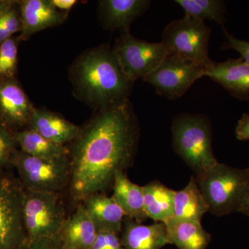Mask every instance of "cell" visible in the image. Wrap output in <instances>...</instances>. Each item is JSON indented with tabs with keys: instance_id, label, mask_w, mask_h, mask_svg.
Wrapping results in <instances>:
<instances>
[{
	"instance_id": "obj_1",
	"label": "cell",
	"mask_w": 249,
	"mask_h": 249,
	"mask_svg": "<svg viewBox=\"0 0 249 249\" xmlns=\"http://www.w3.org/2000/svg\"><path fill=\"white\" fill-rule=\"evenodd\" d=\"M138 120L128 98L96 111L71 142L70 159L72 199L82 202L112 187L119 172L133 163L139 139Z\"/></svg>"
},
{
	"instance_id": "obj_2",
	"label": "cell",
	"mask_w": 249,
	"mask_h": 249,
	"mask_svg": "<svg viewBox=\"0 0 249 249\" xmlns=\"http://www.w3.org/2000/svg\"><path fill=\"white\" fill-rule=\"evenodd\" d=\"M70 76L75 96L96 111L128 98L133 85L107 45L82 53L70 67Z\"/></svg>"
},
{
	"instance_id": "obj_3",
	"label": "cell",
	"mask_w": 249,
	"mask_h": 249,
	"mask_svg": "<svg viewBox=\"0 0 249 249\" xmlns=\"http://www.w3.org/2000/svg\"><path fill=\"white\" fill-rule=\"evenodd\" d=\"M173 145L177 155L199 176L219 163L213 149V132L209 118L183 113L172 124Z\"/></svg>"
},
{
	"instance_id": "obj_4",
	"label": "cell",
	"mask_w": 249,
	"mask_h": 249,
	"mask_svg": "<svg viewBox=\"0 0 249 249\" xmlns=\"http://www.w3.org/2000/svg\"><path fill=\"white\" fill-rule=\"evenodd\" d=\"M248 176L249 168H234L219 162L195 178L209 212L222 217L240 212Z\"/></svg>"
},
{
	"instance_id": "obj_5",
	"label": "cell",
	"mask_w": 249,
	"mask_h": 249,
	"mask_svg": "<svg viewBox=\"0 0 249 249\" xmlns=\"http://www.w3.org/2000/svg\"><path fill=\"white\" fill-rule=\"evenodd\" d=\"M12 168L27 191L60 193L70 184L71 168L69 156L44 160L18 149L13 158Z\"/></svg>"
},
{
	"instance_id": "obj_6",
	"label": "cell",
	"mask_w": 249,
	"mask_h": 249,
	"mask_svg": "<svg viewBox=\"0 0 249 249\" xmlns=\"http://www.w3.org/2000/svg\"><path fill=\"white\" fill-rule=\"evenodd\" d=\"M211 28L204 21L184 16L165 27L161 42L169 55L197 62L206 67L213 61L209 55Z\"/></svg>"
},
{
	"instance_id": "obj_7",
	"label": "cell",
	"mask_w": 249,
	"mask_h": 249,
	"mask_svg": "<svg viewBox=\"0 0 249 249\" xmlns=\"http://www.w3.org/2000/svg\"><path fill=\"white\" fill-rule=\"evenodd\" d=\"M22 217L27 241L57 237L67 218L60 193L24 190Z\"/></svg>"
},
{
	"instance_id": "obj_8",
	"label": "cell",
	"mask_w": 249,
	"mask_h": 249,
	"mask_svg": "<svg viewBox=\"0 0 249 249\" xmlns=\"http://www.w3.org/2000/svg\"><path fill=\"white\" fill-rule=\"evenodd\" d=\"M11 169H0V249H20L27 242L22 217L24 189Z\"/></svg>"
},
{
	"instance_id": "obj_9",
	"label": "cell",
	"mask_w": 249,
	"mask_h": 249,
	"mask_svg": "<svg viewBox=\"0 0 249 249\" xmlns=\"http://www.w3.org/2000/svg\"><path fill=\"white\" fill-rule=\"evenodd\" d=\"M111 51L124 76L133 83L152 73L168 55L161 42L140 40L129 31L121 33Z\"/></svg>"
},
{
	"instance_id": "obj_10",
	"label": "cell",
	"mask_w": 249,
	"mask_h": 249,
	"mask_svg": "<svg viewBox=\"0 0 249 249\" xmlns=\"http://www.w3.org/2000/svg\"><path fill=\"white\" fill-rule=\"evenodd\" d=\"M206 69L197 62L168 54L142 80L151 85L160 96L177 99L183 96L196 80L205 76Z\"/></svg>"
},
{
	"instance_id": "obj_11",
	"label": "cell",
	"mask_w": 249,
	"mask_h": 249,
	"mask_svg": "<svg viewBox=\"0 0 249 249\" xmlns=\"http://www.w3.org/2000/svg\"><path fill=\"white\" fill-rule=\"evenodd\" d=\"M36 108L16 78H0V122L13 132L28 128Z\"/></svg>"
},
{
	"instance_id": "obj_12",
	"label": "cell",
	"mask_w": 249,
	"mask_h": 249,
	"mask_svg": "<svg viewBox=\"0 0 249 249\" xmlns=\"http://www.w3.org/2000/svg\"><path fill=\"white\" fill-rule=\"evenodd\" d=\"M21 18L20 40L48 28L63 24L67 13L57 9L51 0H21L18 1Z\"/></svg>"
},
{
	"instance_id": "obj_13",
	"label": "cell",
	"mask_w": 249,
	"mask_h": 249,
	"mask_svg": "<svg viewBox=\"0 0 249 249\" xmlns=\"http://www.w3.org/2000/svg\"><path fill=\"white\" fill-rule=\"evenodd\" d=\"M205 76L222 85L233 97L249 101V65L242 58L213 62L206 69Z\"/></svg>"
},
{
	"instance_id": "obj_14",
	"label": "cell",
	"mask_w": 249,
	"mask_h": 249,
	"mask_svg": "<svg viewBox=\"0 0 249 249\" xmlns=\"http://www.w3.org/2000/svg\"><path fill=\"white\" fill-rule=\"evenodd\" d=\"M120 240L124 249H162L168 245L164 223L145 225L128 217L124 218Z\"/></svg>"
},
{
	"instance_id": "obj_15",
	"label": "cell",
	"mask_w": 249,
	"mask_h": 249,
	"mask_svg": "<svg viewBox=\"0 0 249 249\" xmlns=\"http://www.w3.org/2000/svg\"><path fill=\"white\" fill-rule=\"evenodd\" d=\"M150 5L147 0H102L98 1V14L103 25L113 31H129L132 22Z\"/></svg>"
},
{
	"instance_id": "obj_16",
	"label": "cell",
	"mask_w": 249,
	"mask_h": 249,
	"mask_svg": "<svg viewBox=\"0 0 249 249\" xmlns=\"http://www.w3.org/2000/svg\"><path fill=\"white\" fill-rule=\"evenodd\" d=\"M97 232H113L120 235L126 215L113 196L95 193L82 201Z\"/></svg>"
},
{
	"instance_id": "obj_17",
	"label": "cell",
	"mask_w": 249,
	"mask_h": 249,
	"mask_svg": "<svg viewBox=\"0 0 249 249\" xmlns=\"http://www.w3.org/2000/svg\"><path fill=\"white\" fill-rule=\"evenodd\" d=\"M97 232L84 205L80 203L65 219L58 237L62 249H90Z\"/></svg>"
},
{
	"instance_id": "obj_18",
	"label": "cell",
	"mask_w": 249,
	"mask_h": 249,
	"mask_svg": "<svg viewBox=\"0 0 249 249\" xmlns=\"http://www.w3.org/2000/svg\"><path fill=\"white\" fill-rule=\"evenodd\" d=\"M29 127L45 138L62 145H66L68 142L71 143L80 132L78 126L67 121L60 114L43 108H36Z\"/></svg>"
},
{
	"instance_id": "obj_19",
	"label": "cell",
	"mask_w": 249,
	"mask_h": 249,
	"mask_svg": "<svg viewBox=\"0 0 249 249\" xmlns=\"http://www.w3.org/2000/svg\"><path fill=\"white\" fill-rule=\"evenodd\" d=\"M164 224L168 243L178 249H206L211 243V234L201 222L173 217Z\"/></svg>"
},
{
	"instance_id": "obj_20",
	"label": "cell",
	"mask_w": 249,
	"mask_h": 249,
	"mask_svg": "<svg viewBox=\"0 0 249 249\" xmlns=\"http://www.w3.org/2000/svg\"><path fill=\"white\" fill-rule=\"evenodd\" d=\"M112 188L113 198L126 217L139 223L146 220L142 186L132 182L124 172H119L114 178Z\"/></svg>"
},
{
	"instance_id": "obj_21",
	"label": "cell",
	"mask_w": 249,
	"mask_h": 249,
	"mask_svg": "<svg viewBox=\"0 0 249 249\" xmlns=\"http://www.w3.org/2000/svg\"><path fill=\"white\" fill-rule=\"evenodd\" d=\"M209 208L195 176L180 191H175L174 217L178 219L201 222Z\"/></svg>"
},
{
	"instance_id": "obj_22",
	"label": "cell",
	"mask_w": 249,
	"mask_h": 249,
	"mask_svg": "<svg viewBox=\"0 0 249 249\" xmlns=\"http://www.w3.org/2000/svg\"><path fill=\"white\" fill-rule=\"evenodd\" d=\"M14 137L19 150L37 158L53 160L70 154L66 145L52 142L30 127L14 132Z\"/></svg>"
},
{
	"instance_id": "obj_23",
	"label": "cell",
	"mask_w": 249,
	"mask_h": 249,
	"mask_svg": "<svg viewBox=\"0 0 249 249\" xmlns=\"http://www.w3.org/2000/svg\"><path fill=\"white\" fill-rule=\"evenodd\" d=\"M142 189L147 218L165 223L174 217L175 191L155 180L142 186Z\"/></svg>"
},
{
	"instance_id": "obj_24",
	"label": "cell",
	"mask_w": 249,
	"mask_h": 249,
	"mask_svg": "<svg viewBox=\"0 0 249 249\" xmlns=\"http://www.w3.org/2000/svg\"><path fill=\"white\" fill-rule=\"evenodd\" d=\"M185 16L204 21H214L224 28L226 8L224 1L219 0H176Z\"/></svg>"
},
{
	"instance_id": "obj_25",
	"label": "cell",
	"mask_w": 249,
	"mask_h": 249,
	"mask_svg": "<svg viewBox=\"0 0 249 249\" xmlns=\"http://www.w3.org/2000/svg\"><path fill=\"white\" fill-rule=\"evenodd\" d=\"M20 41L19 37L13 36L0 45V78H16Z\"/></svg>"
},
{
	"instance_id": "obj_26",
	"label": "cell",
	"mask_w": 249,
	"mask_h": 249,
	"mask_svg": "<svg viewBox=\"0 0 249 249\" xmlns=\"http://www.w3.org/2000/svg\"><path fill=\"white\" fill-rule=\"evenodd\" d=\"M18 147L14 132L0 122V169L13 168V158Z\"/></svg>"
},
{
	"instance_id": "obj_27",
	"label": "cell",
	"mask_w": 249,
	"mask_h": 249,
	"mask_svg": "<svg viewBox=\"0 0 249 249\" xmlns=\"http://www.w3.org/2000/svg\"><path fill=\"white\" fill-rule=\"evenodd\" d=\"M224 29V37L225 41L223 44L222 50H228V49H232L236 51L240 54V58L245 62L249 65V42L240 40L236 38L235 36H232L230 33L228 32L225 28Z\"/></svg>"
},
{
	"instance_id": "obj_28",
	"label": "cell",
	"mask_w": 249,
	"mask_h": 249,
	"mask_svg": "<svg viewBox=\"0 0 249 249\" xmlns=\"http://www.w3.org/2000/svg\"><path fill=\"white\" fill-rule=\"evenodd\" d=\"M90 249H124L120 235L113 232H98L96 240Z\"/></svg>"
},
{
	"instance_id": "obj_29",
	"label": "cell",
	"mask_w": 249,
	"mask_h": 249,
	"mask_svg": "<svg viewBox=\"0 0 249 249\" xmlns=\"http://www.w3.org/2000/svg\"><path fill=\"white\" fill-rule=\"evenodd\" d=\"M18 1L17 4L15 5L0 19V26L9 31L12 36L21 31V18Z\"/></svg>"
},
{
	"instance_id": "obj_30",
	"label": "cell",
	"mask_w": 249,
	"mask_h": 249,
	"mask_svg": "<svg viewBox=\"0 0 249 249\" xmlns=\"http://www.w3.org/2000/svg\"><path fill=\"white\" fill-rule=\"evenodd\" d=\"M20 249H62L58 236L27 241Z\"/></svg>"
},
{
	"instance_id": "obj_31",
	"label": "cell",
	"mask_w": 249,
	"mask_h": 249,
	"mask_svg": "<svg viewBox=\"0 0 249 249\" xmlns=\"http://www.w3.org/2000/svg\"><path fill=\"white\" fill-rule=\"evenodd\" d=\"M236 138L239 141L249 140V113H245L235 127Z\"/></svg>"
},
{
	"instance_id": "obj_32",
	"label": "cell",
	"mask_w": 249,
	"mask_h": 249,
	"mask_svg": "<svg viewBox=\"0 0 249 249\" xmlns=\"http://www.w3.org/2000/svg\"><path fill=\"white\" fill-rule=\"evenodd\" d=\"M53 6L62 12L70 11L77 4L76 0H51Z\"/></svg>"
},
{
	"instance_id": "obj_33",
	"label": "cell",
	"mask_w": 249,
	"mask_h": 249,
	"mask_svg": "<svg viewBox=\"0 0 249 249\" xmlns=\"http://www.w3.org/2000/svg\"><path fill=\"white\" fill-rule=\"evenodd\" d=\"M241 213L246 214L249 217V176L246 184L245 192H244L243 198L241 204L240 212Z\"/></svg>"
},
{
	"instance_id": "obj_34",
	"label": "cell",
	"mask_w": 249,
	"mask_h": 249,
	"mask_svg": "<svg viewBox=\"0 0 249 249\" xmlns=\"http://www.w3.org/2000/svg\"><path fill=\"white\" fill-rule=\"evenodd\" d=\"M18 1L16 0H0V19L15 5L17 4Z\"/></svg>"
},
{
	"instance_id": "obj_35",
	"label": "cell",
	"mask_w": 249,
	"mask_h": 249,
	"mask_svg": "<svg viewBox=\"0 0 249 249\" xmlns=\"http://www.w3.org/2000/svg\"><path fill=\"white\" fill-rule=\"evenodd\" d=\"M12 37L13 36L10 34L9 31H6V29L0 26V45Z\"/></svg>"
}]
</instances>
